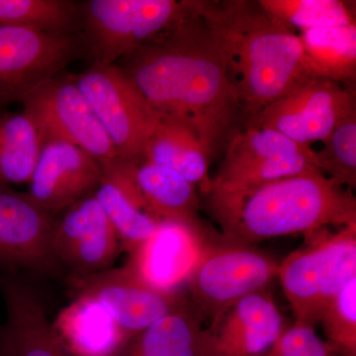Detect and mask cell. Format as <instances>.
I'll return each mask as SVG.
<instances>
[{
	"label": "cell",
	"mask_w": 356,
	"mask_h": 356,
	"mask_svg": "<svg viewBox=\"0 0 356 356\" xmlns=\"http://www.w3.org/2000/svg\"><path fill=\"white\" fill-rule=\"evenodd\" d=\"M198 7L199 0L191 13L115 65L156 113L188 125L213 158L242 112Z\"/></svg>",
	"instance_id": "cell-1"
},
{
	"label": "cell",
	"mask_w": 356,
	"mask_h": 356,
	"mask_svg": "<svg viewBox=\"0 0 356 356\" xmlns=\"http://www.w3.org/2000/svg\"><path fill=\"white\" fill-rule=\"evenodd\" d=\"M245 122L313 79L298 34L274 20L259 0H199Z\"/></svg>",
	"instance_id": "cell-2"
},
{
	"label": "cell",
	"mask_w": 356,
	"mask_h": 356,
	"mask_svg": "<svg viewBox=\"0 0 356 356\" xmlns=\"http://www.w3.org/2000/svg\"><path fill=\"white\" fill-rule=\"evenodd\" d=\"M210 207L221 226L222 238L245 245L293 234L308 238L330 226L356 224L353 191L318 170L210 202Z\"/></svg>",
	"instance_id": "cell-3"
},
{
	"label": "cell",
	"mask_w": 356,
	"mask_h": 356,
	"mask_svg": "<svg viewBox=\"0 0 356 356\" xmlns=\"http://www.w3.org/2000/svg\"><path fill=\"white\" fill-rule=\"evenodd\" d=\"M280 262L277 278L295 323L316 327L327 304L356 276V224L322 229Z\"/></svg>",
	"instance_id": "cell-4"
},
{
	"label": "cell",
	"mask_w": 356,
	"mask_h": 356,
	"mask_svg": "<svg viewBox=\"0 0 356 356\" xmlns=\"http://www.w3.org/2000/svg\"><path fill=\"white\" fill-rule=\"evenodd\" d=\"M197 0H88L81 35L90 65H114L195 8Z\"/></svg>",
	"instance_id": "cell-5"
},
{
	"label": "cell",
	"mask_w": 356,
	"mask_h": 356,
	"mask_svg": "<svg viewBox=\"0 0 356 356\" xmlns=\"http://www.w3.org/2000/svg\"><path fill=\"white\" fill-rule=\"evenodd\" d=\"M280 261L252 245L221 238L206 245L184 288L189 301L211 325L248 295L267 290Z\"/></svg>",
	"instance_id": "cell-6"
},
{
	"label": "cell",
	"mask_w": 356,
	"mask_h": 356,
	"mask_svg": "<svg viewBox=\"0 0 356 356\" xmlns=\"http://www.w3.org/2000/svg\"><path fill=\"white\" fill-rule=\"evenodd\" d=\"M76 77L118 159L142 163L147 140L161 115L117 65H90Z\"/></svg>",
	"instance_id": "cell-7"
},
{
	"label": "cell",
	"mask_w": 356,
	"mask_h": 356,
	"mask_svg": "<svg viewBox=\"0 0 356 356\" xmlns=\"http://www.w3.org/2000/svg\"><path fill=\"white\" fill-rule=\"evenodd\" d=\"M84 57L79 34L0 26V105L23 102Z\"/></svg>",
	"instance_id": "cell-8"
},
{
	"label": "cell",
	"mask_w": 356,
	"mask_h": 356,
	"mask_svg": "<svg viewBox=\"0 0 356 356\" xmlns=\"http://www.w3.org/2000/svg\"><path fill=\"white\" fill-rule=\"evenodd\" d=\"M36 124L43 144L63 140L81 147L100 163L118 159L108 135L84 97L76 74L64 72L22 102Z\"/></svg>",
	"instance_id": "cell-9"
},
{
	"label": "cell",
	"mask_w": 356,
	"mask_h": 356,
	"mask_svg": "<svg viewBox=\"0 0 356 356\" xmlns=\"http://www.w3.org/2000/svg\"><path fill=\"white\" fill-rule=\"evenodd\" d=\"M353 112V86L313 77L255 115L245 126L270 129L301 146L311 147L313 143L323 142Z\"/></svg>",
	"instance_id": "cell-10"
},
{
	"label": "cell",
	"mask_w": 356,
	"mask_h": 356,
	"mask_svg": "<svg viewBox=\"0 0 356 356\" xmlns=\"http://www.w3.org/2000/svg\"><path fill=\"white\" fill-rule=\"evenodd\" d=\"M67 282L74 297L95 300L108 312L129 337L144 331L189 302L185 290L163 291L151 286L127 266L70 275Z\"/></svg>",
	"instance_id": "cell-11"
},
{
	"label": "cell",
	"mask_w": 356,
	"mask_h": 356,
	"mask_svg": "<svg viewBox=\"0 0 356 356\" xmlns=\"http://www.w3.org/2000/svg\"><path fill=\"white\" fill-rule=\"evenodd\" d=\"M56 215L29 193L0 184V266L10 271L58 273L51 247Z\"/></svg>",
	"instance_id": "cell-12"
},
{
	"label": "cell",
	"mask_w": 356,
	"mask_h": 356,
	"mask_svg": "<svg viewBox=\"0 0 356 356\" xmlns=\"http://www.w3.org/2000/svg\"><path fill=\"white\" fill-rule=\"evenodd\" d=\"M56 215L51 247L60 268L70 275L89 274L111 267L121 250L118 236L95 194Z\"/></svg>",
	"instance_id": "cell-13"
},
{
	"label": "cell",
	"mask_w": 356,
	"mask_h": 356,
	"mask_svg": "<svg viewBox=\"0 0 356 356\" xmlns=\"http://www.w3.org/2000/svg\"><path fill=\"white\" fill-rule=\"evenodd\" d=\"M102 180V165L81 147L63 140L42 147L28 193L44 209L57 214L95 194Z\"/></svg>",
	"instance_id": "cell-14"
},
{
	"label": "cell",
	"mask_w": 356,
	"mask_h": 356,
	"mask_svg": "<svg viewBox=\"0 0 356 356\" xmlns=\"http://www.w3.org/2000/svg\"><path fill=\"white\" fill-rule=\"evenodd\" d=\"M285 327L270 293L248 295L207 327L211 356H264Z\"/></svg>",
	"instance_id": "cell-15"
},
{
	"label": "cell",
	"mask_w": 356,
	"mask_h": 356,
	"mask_svg": "<svg viewBox=\"0 0 356 356\" xmlns=\"http://www.w3.org/2000/svg\"><path fill=\"white\" fill-rule=\"evenodd\" d=\"M6 309L0 339L15 356H72L49 322L38 293L14 274L0 275Z\"/></svg>",
	"instance_id": "cell-16"
},
{
	"label": "cell",
	"mask_w": 356,
	"mask_h": 356,
	"mask_svg": "<svg viewBox=\"0 0 356 356\" xmlns=\"http://www.w3.org/2000/svg\"><path fill=\"white\" fill-rule=\"evenodd\" d=\"M205 247L186 227L161 222L154 235L129 254L125 266L151 286L180 291Z\"/></svg>",
	"instance_id": "cell-17"
},
{
	"label": "cell",
	"mask_w": 356,
	"mask_h": 356,
	"mask_svg": "<svg viewBox=\"0 0 356 356\" xmlns=\"http://www.w3.org/2000/svg\"><path fill=\"white\" fill-rule=\"evenodd\" d=\"M139 163L114 159L102 165V180L95 192L121 248L129 254L154 235L159 222L147 213L136 182Z\"/></svg>",
	"instance_id": "cell-18"
},
{
	"label": "cell",
	"mask_w": 356,
	"mask_h": 356,
	"mask_svg": "<svg viewBox=\"0 0 356 356\" xmlns=\"http://www.w3.org/2000/svg\"><path fill=\"white\" fill-rule=\"evenodd\" d=\"M136 182L147 213L156 221L182 225L206 245L221 238V234L210 229L201 220L195 185L175 170L142 161L136 170Z\"/></svg>",
	"instance_id": "cell-19"
},
{
	"label": "cell",
	"mask_w": 356,
	"mask_h": 356,
	"mask_svg": "<svg viewBox=\"0 0 356 356\" xmlns=\"http://www.w3.org/2000/svg\"><path fill=\"white\" fill-rule=\"evenodd\" d=\"M51 325L72 356H116L130 339L108 312L86 296H74Z\"/></svg>",
	"instance_id": "cell-20"
},
{
	"label": "cell",
	"mask_w": 356,
	"mask_h": 356,
	"mask_svg": "<svg viewBox=\"0 0 356 356\" xmlns=\"http://www.w3.org/2000/svg\"><path fill=\"white\" fill-rule=\"evenodd\" d=\"M204 321L189 301L131 337L116 356H211Z\"/></svg>",
	"instance_id": "cell-21"
},
{
	"label": "cell",
	"mask_w": 356,
	"mask_h": 356,
	"mask_svg": "<svg viewBox=\"0 0 356 356\" xmlns=\"http://www.w3.org/2000/svg\"><path fill=\"white\" fill-rule=\"evenodd\" d=\"M211 158L196 133L184 122L159 117L143 154V161L175 170L207 194Z\"/></svg>",
	"instance_id": "cell-22"
},
{
	"label": "cell",
	"mask_w": 356,
	"mask_h": 356,
	"mask_svg": "<svg viewBox=\"0 0 356 356\" xmlns=\"http://www.w3.org/2000/svg\"><path fill=\"white\" fill-rule=\"evenodd\" d=\"M311 77L355 86V24L297 33Z\"/></svg>",
	"instance_id": "cell-23"
},
{
	"label": "cell",
	"mask_w": 356,
	"mask_h": 356,
	"mask_svg": "<svg viewBox=\"0 0 356 356\" xmlns=\"http://www.w3.org/2000/svg\"><path fill=\"white\" fill-rule=\"evenodd\" d=\"M43 140L25 112L0 113V184H29Z\"/></svg>",
	"instance_id": "cell-24"
},
{
	"label": "cell",
	"mask_w": 356,
	"mask_h": 356,
	"mask_svg": "<svg viewBox=\"0 0 356 356\" xmlns=\"http://www.w3.org/2000/svg\"><path fill=\"white\" fill-rule=\"evenodd\" d=\"M79 3L72 0H0V26L79 34Z\"/></svg>",
	"instance_id": "cell-25"
},
{
	"label": "cell",
	"mask_w": 356,
	"mask_h": 356,
	"mask_svg": "<svg viewBox=\"0 0 356 356\" xmlns=\"http://www.w3.org/2000/svg\"><path fill=\"white\" fill-rule=\"evenodd\" d=\"M274 20L292 31L355 24L351 3L341 0H259Z\"/></svg>",
	"instance_id": "cell-26"
},
{
	"label": "cell",
	"mask_w": 356,
	"mask_h": 356,
	"mask_svg": "<svg viewBox=\"0 0 356 356\" xmlns=\"http://www.w3.org/2000/svg\"><path fill=\"white\" fill-rule=\"evenodd\" d=\"M309 149L311 147L301 146L270 129L245 126L243 131H236L229 137L226 154L217 175H227L264 159L281 154L301 153Z\"/></svg>",
	"instance_id": "cell-27"
},
{
	"label": "cell",
	"mask_w": 356,
	"mask_h": 356,
	"mask_svg": "<svg viewBox=\"0 0 356 356\" xmlns=\"http://www.w3.org/2000/svg\"><path fill=\"white\" fill-rule=\"evenodd\" d=\"M317 152L318 170L346 187H356V112L344 118Z\"/></svg>",
	"instance_id": "cell-28"
},
{
	"label": "cell",
	"mask_w": 356,
	"mask_h": 356,
	"mask_svg": "<svg viewBox=\"0 0 356 356\" xmlns=\"http://www.w3.org/2000/svg\"><path fill=\"white\" fill-rule=\"evenodd\" d=\"M318 324L325 343L337 356H356V276L334 295Z\"/></svg>",
	"instance_id": "cell-29"
},
{
	"label": "cell",
	"mask_w": 356,
	"mask_h": 356,
	"mask_svg": "<svg viewBox=\"0 0 356 356\" xmlns=\"http://www.w3.org/2000/svg\"><path fill=\"white\" fill-rule=\"evenodd\" d=\"M264 356H337L316 332L315 327L294 323L285 327Z\"/></svg>",
	"instance_id": "cell-30"
},
{
	"label": "cell",
	"mask_w": 356,
	"mask_h": 356,
	"mask_svg": "<svg viewBox=\"0 0 356 356\" xmlns=\"http://www.w3.org/2000/svg\"><path fill=\"white\" fill-rule=\"evenodd\" d=\"M0 356H15L1 339H0Z\"/></svg>",
	"instance_id": "cell-31"
}]
</instances>
